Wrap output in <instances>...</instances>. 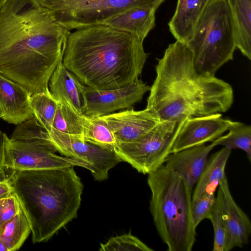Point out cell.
<instances>
[{"label":"cell","mask_w":251,"mask_h":251,"mask_svg":"<svg viewBox=\"0 0 251 251\" xmlns=\"http://www.w3.org/2000/svg\"><path fill=\"white\" fill-rule=\"evenodd\" d=\"M70 32L35 0H7L0 11V74L31 95L48 92Z\"/></svg>","instance_id":"obj_1"},{"label":"cell","mask_w":251,"mask_h":251,"mask_svg":"<svg viewBox=\"0 0 251 251\" xmlns=\"http://www.w3.org/2000/svg\"><path fill=\"white\" fill-rule=\"evenodd\" d=\"M155 71L146 108L160 121L224 113L232 105V86L215 76L198 73L186 44L176 40L169 44Z\"/></svg>","instance_id":"obj_2"},{"label":"cell","mask_w":251,"mask_h":251,"mask_svg":"<svg viewBox=\"0 0 251 251\" xmlns=\"http://www.w3.org/2000/svg\"><path fill=\"white\" fill-rule=\"evenodd\" d=\"M143 41L104 24L69 34L64 67L86 86L98 90L122 87L139 79L148 54Z\"/></svg>","instance_id":"obj_3"},{"label":"cell","mask_w":251,"mask_h":251,"mask_svg":"<svg viewBox=\"0 0 251 251\" xmlns=\"http://www.w3.org/2000/svg\"><path fill=\"white\" fill-rule=\"evenodd\" d=\"M74 167L13 171L12 193L29 222L34 244L48 241L76 217L83 185Z\"/></svg>","instance_id":"obj_4"},{"label":"cell","mask_w":251,"mask_h":251,"mask_svg":"<svg viewBox=\"0 0 251 251\" xmlns=\"http://www.w3.org/2000/svg\"><path fill=\"white\" fill-rule=\"evenodd\" d=\"M150 210L168 251H191L196 240L191 213L192 192L183 178L163 164L148 174Z\"/></svg>","instance_id":"obj_5"},{"label":"cell","mask_w":251,"mask_h":251,"mask_svg":"<svg viewBox=\"0 0 251 251\" xmlns=\"http://www.w3.org/2000/svg\"><path fill=\"white\" fill-rule=\"evenodd\" d=\"M186 44L200 74L215 76L220 67L233 60L235 32L226 0H210Z\"/></svg>","instance_id":"obj_6"},{"label":"cell","mask_w":251,"mask_h":251,"mask_svg":"<svg viewBox=\"0 0 251 251\" xmlns=\"http://www.w3.org/2000/svg\"><path fill=\"white\" fill-rule=\"evenodd\" d=\"M60 25L70 31L101 24L135 7H158L165 0H35Z\"/></svg>","instance_id":"obj_7"},{"label":"cell","mask_w":251,"mask_h":251,"mask_svg":"<svg viewBox=\"0 0 251 251\" xmlns=\"http://www.w3.org/2000/svg\"><path fill=\"white\" fill-rule=\"evenodd\" d=\"M185 120L160 121L138 140L119 144L114 152L122 161L148 175L164 164Z\"/></svg>","instance_id":"obj_8"},{"label":"cell","mask_w":251,"mask_h":251,"mask_svg":"<svg viewBox=\"0 0 251 251\" xmlns=\"http://www.w3.org/2000/svg\"><path fill=\"white\" fill-rule=\"evenodd\" d=\"M54 146L47 140H11L5 138L4 168L13 171L55 169L79 166L90 170L78 159L57 155Z\"/></svg>","instance_id":"obj_9"},{"label":"cell","mask_w":251,"mask_h":251,"mask_svg":"<svg viewBox=\"0 0 251 251\" xmlns=\"http://www.w3.org/2000/svg\"><path fill=\"white\" fill-rule=\"evenodd\" d=\"M48 137L57 151L66 157L78 159L87 163L96 181L108 177L109 171L122 160L114 151H111L85 142L76 137L51 128Z\"/></svg>","instance_id":"obj_10"},{"label":"cell","mask_w":251,"mask_h":251,"mask_svg":"<svg viewBox=\"0 0 251 251\" xmlns=\"http://www.w3.org/2000/svg\"><path fill=\"white\" fill-rule=\"evenodd\" d=\"M151 87L141 79L122 87L98 90L82 84L83 114L100 117L115 111L128 108L141 101Z\"/></svg>","instance_id":"obj_11"},{"label":"cell","mask_w":251,"mask_h":251,"mask_svg":"<svg viewBox=\"0 0 251 251\" xmlns=\"http://www.w3.org/2000/svg\"><path fill=\"white\" fill-rule=\"evenodd\" d=\"M232 123L219 113L187 119L176 138L171 153L212 142L227 131Z\"/></svg>","instance_id":"obj_12"},{"label":"cell","mask_w":251,"mask_h":251,"mask_svg":"<svg viewBox=\"0 0 251 251\" xmlns=\"http://www.w3.org/2000/svg\"><path fill=\"white\" fill-rule=\"evenodd\" d=\"M222 192V211L225 226V249L229 251L242 248L249 243L251 222L246 213L238 205L230 192L226 175L219 184Z\"/></svg>","instance_id":"obj_13"},{"label":"cell","mask_w":251,"mask_h":251,"mask_svg":"<svg viewBox=\"0 0 251 251\" xmlns=\"http://www.w3.org/2000/svg\"><path fill=\"white\" fill-rule=\"evenodd\" d=\"M113 131L118 145L141 138L159 122V118L150 110L126 109L100 117Z\"/></svg>","instance_id":"obj_14"},{"label":"cell","mask_w":251,"mask_h":251,"mask_svg":"<svg viewBox=\"0 0 251 251\" xmlns=\"http://www.w3.org/2000/svg\"><path fill=\"white\" fill-rule=\"evenodd\" d=\"M217 146L215 140L207 145L203 144L172 152L167 157L164 164L178 174L189 190L193 192L209 154Z\"/></svg>","instance_id":"obj_15"},{"label":"cell","mask_w":251,"mask_h":251,"mask_svg":"<svg viewBox=\"0 0 251 251\" xmlns=\"http://www.w3.org/2000/svg\"><path fill=\"white\" fill-rule=\"evenodd\" d=\"M31 94L23 86L0 74V117L18 125L33 116Z\"/></svg>","instance_id":"obj_16"},{"label":"cell","mask_w":251,"mask_h":251,"mask_svg":"<svg viewBox=\"0 0 251 251\" xmlns=\"http://www.w3.org/2000/svg\"><path fill=\"white\" fill-rule=\"evenodd\" d=\"M157 8L154 6L135 7L108 18L101 24L130 33L144 41L155 26Z\"/></svg>","instance_id":"obj_17"},{"label":"cell","mask_w":251,"mask_h":251,"mask_svg":"<svg viewBox=\"0 0 251 251\" xmlns=\"http://www.w3.org/2000/svg\"><path fill=\"white\" fill-rule=\"evenodd\" d=\"M82 83L63 65L62 60L58 63L49 81V88L52 96L79 114H83Z\"/></svg>","instance_id":"obj_18"},{"label":"cell","mask_w":251,"mask_h":251,"mask_svg":"<svg viewBox=\"0 0 251 251\" xmlns=\"http://www.w3.org/2000/svg\"><path fill=\"white\" fill-rule=\"evenodd\" d=\"M210 0H177L174 15L168 23L177 41L186 44Z\"/></svg>","instance_id":"obj_19"},{"label":"cell","mask_w":251,"mask_h":251,"mask_svg":"<svg viewBox=\"0 0 251 251\" xmlns=\"http://www.w3.org/2000/svg\"><path fill=\"white\" fill-rule=\"evenodd\" d=\"M234 23L236 47L251 59V0H226Z\"/></svg>","instance_id":"obj_20"},{"label":"cell","mask_w":251,"mask_h":251,"mask_svg":"<svg viewBox=\"0 0 251 251\" xmlns=\"http://www.w3.org/2000/svg\"><path fill=\"white\" fill-rule=\"evenodd\" d=\"M231 150L223 148L208 158L192 194L195 198L205 191L215 192L220 181L226 175L225 168Z\"/></svg>","instance_id":"obj_21"},{"label":"cell","mask_w":251,"mask_h":251,"mask_svg":"<svg viewBox=\"0 0 251 251\" xmlns=\"http://www.w3.org/2000/svg\"><path fill=\"white\" fill-rule=\"evenodd\" d=\"M83 139L85 142L111 151H115L118 146L113 131L100 117L84 115Z\"/></svg>","instance_id":"obj_22"},{"label":"cell","mask_w":251,"mask_h":251,"mask_svg":"<svg viewBox=\"0 0 251 251\" xmlns=\"http://www.w3.org/2000/svg\"><path fill=\"white\" fill-rule=\"evenodd\" d=\"M30 232L29 222L21 207L15 216L0 226V240L8 251H16L23 245Z\"/></svg>","instance_id":"obj_23"},{"label":"cell","mask_w":251,"mask_h":251,"mask_svg":"<svg viewBox=\"0 0 251 251\" xmlns=\"http://www.w3.org/2000/svg\"><path fill=\"white\" fill-rule=\"evenodd\" d=\"M84 115L58 102L51 128L83 140Z\"/></svg>","instance_id":"obj_24"},{"label":"cell","mask_w":251,"mask_h":251,"mask_svg":"<svg viewBox=\"0 0 251 251\" xmlns=\"http://www.w3.org/2000/svg\"><path fill=\"white\" fill-rule=\"evenodd\" d=\"M228 133L216 139L218 145L230 150L240 149L251 160V126L244 123L232 121L228 128Z\"/></svg>","instance_id":"obj_25"},{"label":"cell","mask_w":251,"mask_h":251,"mask_svg":"<svg viewBox=\"0 0 251 251\" xmlns=\"http://www.w3.org/2000/svg\"><path fill=\"white\" fill-rule=\"evenodd\" d=\"M30 100L33 116L45 129L49 132L52 127L58 101L50 92L32 94Z\"/></svg>","instance_id":"obj_26"},{"label":"cell","mask_w":251,"mask_h":251,"mask_svg":"<svg viewBox=\"0 0 251 251\" xmlns=\"http://www.w3.org/2000/svg\"><path fill=\"white\" fill-rule=\"evenodd\" d=\"M213 227V251H224L225 226L222 211V192L219 186L214 206L208 217Z\"/></svg>","instance_id":"obj_27"},{"label":"cell","mask_w":251,"mask_h":251,"mask_svg":"<svg viewBox=\"0 0 251 251\" xmlns=\"http://www.w3.org/2000/svg\"><path fill=\"white\" fill-rule=\"evenodd\" d=\"M100 251H152L153 250L130 232L112 237L100 245Z\"/></svg>","instance_id":"obj_28"},{"label":"cell","mask_w":251,"mask_h":251,"mask_svg":"<svg viewBox=\"0 0 251 251\" xmlns=\"http://www.w3.org/2000/svg\"><path fill=\"white\" fill-rule=\"evenodd\" d=\"M9 138L11 140L49 141L48 132L34 116L18 124Z\"/></svg>","instance_id":"obj_29"},{"label":"cell","mask_w":251,"mask_h":251,"mask_svg":"<svg viewBox=\"0 0 251 251\" xmlns=\"http://www.w3.org/2000/svg\"><path fill=\"white\" fill-rule=\"evenodd\" d=\"M215 200V192L210 191H205L192 198L191 213L196 228L203 220L208 219Z\"/></svg>","instance_id":"obj_30"},{"label":"cell","mask_w":251,"mask_h":251,"mask_svg":"<svg viewBox=\"0 0 251 251\" xmlns=\"http://www.w3.org/2000/svg\"><path fill=\"white\" fill-rule=\"evenodd\" d=\"M21 206L16 196L12 193L0 204V226L15 216Z\"/></svg>","instance_id":"obj_31"},{"label":"cell","mask_w":251,"mask_h":251,"mask_svg":"<svg viewBox=\"0 0 251 251\" xmlns=\"http://www.w3.org/2000/svg\"><path fill=\"white\" fill-rule=\"evenodd\" d=\"M13 193V188L10 181L0 182V200L4 199Z\"/></svg>","instance_id":"obj_32"},{"label":"cell","mask_w":251,"mask_h":251,"mask_svg":"<svg viewBox=\"0 0 251 251\" xmlns=\"http://www.w3.org/2000/svg\"><path fill=\"white\" fill-rule=\"evenodd\" d=\"M6 134L0 130V169L4 168L3 162L5 153Z\"/></svg>","instance_id":"obj_33"},{"label":"cell","mask_w":251,"mask_h":251,"mask_svg":"<svg viewBox=\"0 0 251 251\" xmlns=\"http://www.w3.org/2000/svg\"><path fill=\"white\" fill-rule=\"evenodd\" d=\"M11 176H7L4 171V169H0V182L10 181Z\"/></svg>","instance_id":"obj_34"},{"label":"cell","mask_w":251,"mask_h":251,"mask_svg":"<svg viewBox=\"0 0 251 251\" xmlns=\"http://www.w3.org/2000/svg\"><path fill=\"white\" fill-rule=\"evenodd\" d=\"M0 251H8L6 247L1 240H0Z\"/></svg>","instance_id":"obj_35"},{"label":"cell","mask_w":251,"mask_h":251,"mask_svg":"<svg viewBox=\"0 0 251 251\" xmlns=\"http://www.w3.org/2000/svg\"><path fill=\"white\" fill-rule=\"evenodd\" d=\"M7 0H0V11L4 3L6 2Z\"/></svg>","instance_id":"obj_36"},{"label":"cell","mask_w":251,"mask_h":251,"mask_svg":"<svg viewBox=\"0 0 251 251\" xmlns=\"http://www.w3.org/2000/svg\"><path fill=\"white\" fill-rule=\"evenodd\" d=\"M4 199H0V204L3 201Z\"/></svg>","instance_id":"obj_37"},{"label":"cell","mask_w":251,"mask_h":251,"mask_svg":"<svg viewBox=\"0 0 251 251\" xmlns=\"http://www.w3.org/2000/svg\"></svg>","instance_id":"obj_38"}]
</instances>
